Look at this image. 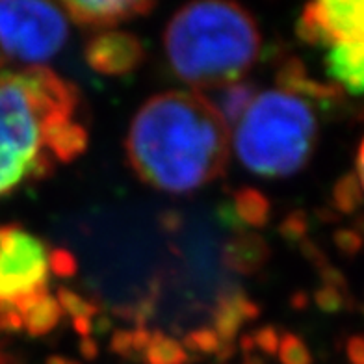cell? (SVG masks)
<instances>
[{"instance_id":"obj_20","label":"cell","mask_w":364,"mask_h":364,"mask_svg":"<svg viewBox=\"0 0 364 364\" xmlns=\"http://www.w3.org/2000/svg\"><path fill=\"white\" fill-rule=\"evenodd\" d=\"M279 359L283 364H312L307 344L292 333H284L279 341Z\"/></svg>"},{"instance_id":"obj_5","label":"cell","mask_w":364,"mask_h":364,"mask_svg":"<svg viewBox=\"0 0 364 364\" xmlns=\"http://www.w3.org/2000/svg\"><path fill=\"white\" fill-rule=\"evenodd\" d=\"M68 38V17L58 6L0 0V73L11 62L38 68L56 56Z\"/></svg>"},{"instance_id":"obj_19","label":"cell","mask_w":364,"mask_h":364,"mask_svg":"<svg viewBox=\"0 0 364 364\" xmlns=\"http://www.w3.org/2000/svg\"><path fill=\"white\" fill-rule=\"evenodd\" d=\"M60 307L63 312L71 314L73 320L75 318H93L99 312V305L86 297H82L80 294L73 292L69 288H60L56 296Z\"/></svg>"},{"instance_id":"obj_16","label":"cell","mask_w":364,"mask_h":364,"mask_svg":"<svg viewBox=\"0 0 364 364\" xmlns=\"http://www.w3.org/2000/svg\"><path fill=\"white\" fill-rule=\"evenodd\" d=\"M62 314L63 311L56 297H53L47 292L21 314V318H23V329L28 331L32 336H43L60 323Z\"/></svg>"},{"instance_id":"obj_15","label":"cell","mask_w":364,"mask_h":364,"mask_svg":"<svg viewBox=\"0 0 364 364\" xmlns=\"http://www.w3.org/2000/svg\"><path fill=\"white\" fill-rule=\"evenodd\" d=\"M235 206L236 216H238L240 223L247 227H266L269 221V214H272V205H269L268 197L262 192L255 190V188H240L235 193Z\"/></svg>"},{"instance_id":"obj_29","label":"cell","mask_w":364,"mask_h":364,"mask_svg":"<svg viewBox=\"0 0 364 364\" xmlns=\"http://www.w3.org/2000/svg\"><path fill=\"white\" fill-rule=\"evenodd\" d=\"M301 251H303V255H305V259H307L309 262H311L316 269H321L323 266H327V264H329L326 253H323V251H321L320 247H318V245L312 242V240H309V238L303 240Z\"/></svg>"},{"instance_id":"obj_28","label":"cell","mask_w":364,"mask_h":364,"mask_svg":"<svg viewBox=\"0 0 364 364\" xmlns=\"http://www.w3.org/2000/svg\"><path fill=\"white\" fill-rule=\"evenodd\" d=\"M318 272H320L323 287L336 288V290H342V292H350V290H348V281H346L344 273H342L341 269H336L335 266L327 264V266H323V268L318 269Z\"/></svg>"},{"instance_id":"obj_40","label":"cell","mask_w":364,"mask_h":364,"mask_svg":"<svg viewBox=\"0 0 364 364\" xmlns=\"http://www.w3.org/2000/svg\"><path fill=\"white\" fill-rule=\"evenodd\" d=\"M363 364H364V363H363Z\"/></svg>"},{"instance_id":"obj_39","label":"cell","mask_w":364,"mask_h":364,"mask_svg":"<svg viewBox=\"0 0 364 364\" xmlns=\"http://www.w3.org/2000/svg\"><path fill=\"white\" fill-rule=\"evenodd\" d=\"M363 312H364V307H363Z\"/></svg>"},{"instance_id":"obj_11","label":"cell","mask_w":364,"mask_h":364,"mask_svg":"<svg viewBox=\"0 0 364 364\" xmlns=\"http://www.w3.org/2000/svg\"><path fill=\"white\" fill-rule=\"evenodd\" d=\"M327 73L353 95H364V43H336L327 54Z\"/></svg>"},{"instance_id":"obj_18","label":"cell","mask_w":364,"mask_h":364,"mask_svg":"<svg viewBox=\"0 0 364 364\" xmlns=\"http://www.w3.org/2000/svg\"><path fill=\"white\" fill-rule=\"evenodd\" d=\"M364 190L355 173H346L333 188V205L341 214H353L363 206Z\"/></svg>"},{"instance_id":"obj_10","label":"cell","mask_w":364,"mask_h":364,"mask_svg":"<svg viewBox=\"0 0 364 364\" xmlns=\"http://www.w3.org/2000/svg\"><path fill=\"white\" fill-rule=\"evenodd\" d=\"M275 82H277L279 90L299 97V99L309 97V99L320 102H335L344 95V90L335 82L323 84V82L312 78L299 58H290L288 62H284L277 71Z\"/></svg>"},{"instance_id":"obj_23","label":"cell","mask_w":364,"mask_h":364,"mask_svg":"<svg viewBox=\"0 0 364 364\" xmlns=\"http://www.w3.org/2000/svg\"><path fill=\"white\" fill-rule=\"evenodd\" d=\"M279 232L288 242H299L301 244L303 240L307 238L309 232L307 214L303 210H296L292 214H288L283 220V223H281V227H279Z\"/></svg>"},{"instance_id":"obj_6","label":"cell","mask_w":364,"mask_h":364,"mask_svg":"<svg viewBox=\"0 0 364 364\" xmlns=\"http://www.w3.org/2000/svg\"><path fill=\"white\" fill-rule=\"evenodd\" d=\"M144 45L134 34L121 30H106L90 39L84 58L93 71L105 77H123L144 62Z\"/></svg>"},{"instance_id":"obj_37","label":"cell","mask_w":364,"mask_h":364,"mask_svg":"<svg viewBox=\"0 0 364 364\" xmlns=\"http://www.w3.org/2000/svg\"><path fill=\"white\" fill-rule=\"evenodd\" d=\"M0 364H14V360H11L2 350H0Z\"/></svg>"},{"instance_id":"obj_4","label":"cell","mask_w":364,"mask_h":364,"mask_svg":"<svg viewBox=\"0 0 364 364\" xmlns=\"http://www.w3.org/2000/svg\"><path fill=\"white\" fill-rule=\"evenodd\" d=\"M41 119L43 110L24 73H0V197L24 178L53 171L41 144Z\"/></svg>"},{"instance_id":"obj_32","label":"cell","mask_w":364,"mask_h":364,"mask_svg":"<svg viewBox=\"0 0 364 364\" xmlns=\"http://www.w3.org/2000/svg\"><path fill=\"white\" fill-rule=\"evenodd\" d=\"M80 351H82V355L86 357V359L93 360L97 355H99V346H97L95 341H91L90 336H87V338H82Z\"/></svg>"},{"instance_id":"obj_27","label":"cell","mask_w":364,"mask_h":364,"mask_svg":"<svg viewBox=\"0 0 364 364\" xmlns=\"http://www.w3.org/2000/svg\"><path fill=\"white\" fill-rule=\"evenodd\" d=\"M110 350L114 351V353L121 355V357H132V355H134V348H132V331H115L114 336H112Z\"/></svg>"},{"instance_id":"obj_9","label":"cell","mask_w":364,"mask_h":364,"mask_svg":"<svg viewBox=\"0 0 364 364\" xmlns=\"http://www.w3.org/2000/svg\"><path fill=\"white\" fill-rule=\"evenodd\" d=\"M41 144L63 164L78 159L87 147V130L69 115H54L41 121Z\"/></svg>"},{"instance_id":"obj_38","label":"cell","mask_w":364,"mask_h":364,"mask_svg":"<svg viewBox=\"0 0 364 364\" xmlns=\"http://www.w3.org/2000/svg\"><path fill=\"white\" fill-rule=\"evenodd\" d=\"M244 364H264V363L260 359H257V357H247Z\"/></svg>"},{"instance_id":"obj_25","label":"cell","mask_w":364,"mask_h":364,"mask_svg":"<svg viewBox=\"0 0 364 364\" xmlns=\"http://www.w3.org/2000/svg\"><path fill=\"white\" fill-rule=\"evenodd\" d=\"M333 238H335L336 250L346 257H355L357 253H360L364 245L363 235L355 229H338Z\"/></svg>"},{"instance_id":"obj_34","label":"cell","mask_w":364,"mask_h":364,"mask_svg":"<svg viewBox=\"0 0 364 364\" xmlns=\"http://www.w3.org/2000/svg\"><path fill=\"white\" fill-rule=\"evenodd\" d=\"M240 348H242L244 351H253L255 350L253 335H242V338H240Z\"/></svg>"},{"instance_id":"obj_22","label":"cell","mask_w":364,"mask_h":364,"mask_svg":"<svg viewBox=\"0 0 364 364\" xmlns=\"http://www.w3.org/2000/svg\"><path fill=\"white\" fill-rule=\"evenodd\" d=\"M314 303L323 312H341L342 309H348L351 305L350 292H342L336 288L321 287L314 292Z\"/></svg>"},{"instance_id":"obj_21","label":"cell","mask_w":364,"mask_h":364,"mask_svg":"<svg viewBox=\"0 0 364 364\" xmlns=\"http://www.w3.org/2000/svg\"><path fill=\"white\" fill-rule=\"evenodd\" d=\"M184 346L188 350L196 351V353H218L221 346V338L214 329L203 327V329H196L192 333H188L184 338Z\"/></svg>"},{"instance_id":"obj_14","label":"cell","mask_w":364,"mask_h":364,"mask_svg":"<svg viewBox=\"0 0 364 364\" xmlns=\"http://www.w3.org/2000/svg\"><path fill=\"white\" fill-rule=\"evenodd\" d=\"M212 91H214V95L205 97L216 108V112L220 114V117L223 119V123H225L229 130L236 129L240 119L244 117V114L247 112L251 102L255 101V97H257L255 84L244 80L232 82V84L216 87V90Z\"/></svg>"},{"instance_id":"obj_12","label":"cell","mask_w":364,"mask_h":364,"mask_svg":"<svg viewBox=\"0 0 364 364\" xmlns=\"http://www.w3.org/2000/svg\"><path fill=\"white\" fill-rule=\"evenodd\" d=\"M259 305L240 290H230L218 299L214 312V331L221 342H235L238 331L244 323L259 318Z\"/></svg>"},{"instance_id":"obj_31","label":"cell","mask_w":364,"mask_h":364,"mask_svg":"<svg viewBox=\"0 0 364 364\" xmlns=\"http://www.w3.org/2000/svg\"><path fill=\"white\" fill-rule=\"evenodd\" d=\"M73 326H75V331H77L82 338H87L91 335V331H93V321H91V318H75Z\"/></svg>"},{"instance_id":"obj_17","label":"cell","mask_w":364,"mask_h":364,"mask_svg":"<svg viewBox=\"0 0 364 364\" xmlns=\"http://www.w3.org/2000/svg\"><path fill=\"white\" fill-rule=\"evenodd\" d=\"M144 359L147 364H186L188 353L181 342L169 338L162 331H153Z\"/></svg>"},{"instance_id":"obj_7","label":"cell","mask_w":364,"mask_h":364,"mask_svg":"<svg viewBox=\"0 0 364 364\" xmlns=\"http://www.w3.org/2000/svg\"><path fill=\"white\" fill-rule=\"evenodd\" d=\"M303 15L320 26L329 39L331 47L336 43H364V0H326L305 6Z\"/></svg>"},{"instance_id":"obj_36","label":"cell","mask_w":364,"mask_h":364,"mask_svg":"<svg viewBox=\"0 0 364 364\" xmlns=\"http://www.w3.org/2000/svg\"><path fill=\"white\" fill-rule=\"evenodd\" d=\"M47 364H78V363H75V360H68V359H63V357H58V355H54V357H48Z\"/></svg>"},{"instance_id":"obj_13","label":"cell","mask_w":364,"mask_h":364,"mask_svg":"<svg viewBox=\"0 0 364 364\" xmlns=\"http://www.w3.org/2000/svg\"><path fill=\"white\" fill-rule=\"evenodd\" d=\"M269 245L255 232H236L223 247V264L242 275L257 273L269 259Z\"/></svg>"},{"instance_id":"obj_33","label":"cell","mask_w":364,"mask_h":364,"mask_svg":"<svg viewBox=\"0 0 364 364\" xmlns=\"http://www.w3.org/2000/svg\"><path fill=\"white\" fill-rule=\"evenodd\" d=\"M307 303H309L307 294H303V292L294 294V297H292V305H294V307H296V309H305V307H307Z\"/></svg>"},{"instance_id":"obj_3","label":"cell","mask_w":364,"mask_h":364,"mask_svg":"<svg viewBox=\"0 0 364 364\" xmlns=\"http://www.w3.org/2000/svg\"><path fill=\"white\" fill-rule=\"evenodd\" d=\"M316 132V115L305 99L262 91L236 125V156L257 175L288 177L309 162Z\"/></svg>"},{"instance_id":"obj_8","label":"cell","mask_w":364,"mask_h":364,"mask_svg":"<svg viewBox=\"0 0 364 364\" xmlns=\"http://www.w3.org/2000/svg\"><path fill=\"white\" fill-rule=\"evenodd\" d=\"M62 8L78 26L84 28H112L115 24L132 21L154 10V2L149 0H69Z\"/></svg>"},{"instance_id":"obj_24","label":"cell","mask_w":364,"mask_h":364,"mask_svg":"<svg viewBox=\"0 0 364 364\" xmlns=\"http://www.w3.org/2000/svg\"><path fill=\"white\" fill-rule=\"evenodd\" d=\"M48 268L53 269L58 277H73L78 269V262L71 251L53 250L48 253Z\"/></svg>"},{"instance_id":"obj_1","label":"cell","mask_w":364,"mask_h":364,"mask_svg":"<svg viewBox=\"0 0 364 364\" xmlns=\"http://www.w3.org/2000/svg\"><path fill=\"white\" fill-rule=\"evenodd\" d=\"M230 130L216 108L197 91L151 97L127 136L130 166L160 192L192 193L223 175Z\"/></svg>"},{"instance_id":"obj_30","label":"cell","mask_w":364,"mask_h":364,"mask_svg":"<svg viewBox=\"0 0 364 364\" xmlns=\"http://www.w3.org/2000/svg\"><path fill=\"white\" fill-rule=\"evenodd\" d=\"M346 351H348V359L351 364H363L364 363V336L355 335L348 341L346 346Z\"/></svg>"},{"instance_id":"obj_26","label":"cell","mask_w":364,"mask_h":364,"mask_svg":"<svg viewBox=\"0 0 364 364\" xmlns=\"http://www.w3.org/2000/svg\"><path fill=\"white\" fill-rule=\"evenodd\" d=\"M253 341H255V348L262 350L266 355H275L279 350L281 335H279L275 327H262V329L255 331Z\"/></svg>"},{"instance_id":"obj_2","label":"cell","mask_w":364,"mask_h":364,"mask_svg":"<svg viewBox=\"0 0 364 364\" xmlns=\"http://www.w3.org/2000/svg\"><path fill=\"white\" fill-rule=\"evenodd\" d=\"M164 45L181 80L199 91H212L240 82L253 68L260 54V32L242 6L196 2L173 15Z\"/></svg>"},{"instance_id":"obj_35","label":"cell","mask_w":364,"mask_h":364,"mask_svg":"<svg viewBox=\"0 0 364 364\" xmlns=\"http://www.w3.org/2000/svg\"><path fill=\"white\" fill-rule=\"evenodd\" d=\"M357 169H359V173H364V138L360 141L359 154H357Z\"/></svg>"}]
</instances>
